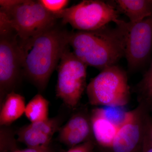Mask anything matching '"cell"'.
<instances>
[{"label": "cell", "instance_id": "11", "mask_svg": "<svg viewBox=\"0 0 152 152\" xmlns=\"http://www.w3.org/2000/svg\"><path fill=\"white\" fill-rule=\"evenodd\" d=\"M87 110L83 109L76 112L61 127L58 136L61 143L71 148L94 139L90 113Z\"/></svg>", "mask_w": 152, "mask_h": 152}, {"label": "cell", "instance_id": "19", "mask_svg": "<svg viewBox=\"0 0 152 152\" xmlns=\"http://www.w3.org/2000/svg\"><path fill=\"white\" fill-rule=\"evenodd\" d=\"M39 1L48 12L53 15H56L66 8L69 2L68 0H39Z\"/></svg>", "mask_w": 152, "mask_h": 152}, {"label": "cell", "instance_id": "9", "mask_svg": "<svg viewBox=\"0 0 152 152\" xmlns=\"http://www.w3.org/2000/svg\"><path fill=\"white\" fill-rule=\"evenodd\" d=\"M152 54V16L135 23L129 22L125 58L128 69L137 72L149 63Z\"/></svg>", "mask_w": 152, "mask_h": 152}, {"label": "cell", "instance_id": "21", "mask_svg": "<svg viewBox=\"0 0 152 152\" xmlns=\"http://www.w3.org/2000/svg\"><path fill=\"white\" fill-rule=\"evenodd\" d=\"M142 152H152V122L148 125Z\"/></svg>", "mask_w": 152, "mask_h": 152}, {"label": "cell", "instance_id": "6", "mask_svg": "<svg viewBox=\"0 0 152 152\" xmlns=\"http://www.w3.org/2000/svg\"><path fill=\"white\" fill-rule=\"evenodd\" d=\"M22 75L19 38L0 17V104L7 95L15 91Z\"/></svg>", "mask_w": 152, "mask_h": 152}, {"label": "cell", "instance_id": "4", "mask_svg": "<svg viewBox=\"0 0 152 152\" xmlns=\"http://www.w3.org/2000/svg\"><path fill=\"white\" fill-rule=\"evenodd\" d=\"M0 16L13 29L20 41L34 37L58 20L39 1L30 0H20L12 7L1 8Z\"/></svg>", "mask_w": 152, "mask_h": 152}, {"label": "cell", "instance_id": "5", "mask_svg": "<svg viewBox=\"0 0 152 152\" xmlns=\"http://www.w3.org/2000/svg\"><path fill=\"white\" fill-rule=\"evenodd\" d=\"M120 13L111 1L83 0L54 15L63 24L80 31H94L119 20Z\"/></svg>", "mask_w": 152, "mask_h": 152}, {"label": "cell", "instance_id": "14", "mask_svg": "<svg viewBox=\"0 0 152 152\" xmlns=\"http://www.w3.org/2000/svg\"><path fill=\"white\" fill-rule=\"evenodd\" d=\"M25 98L13 91L7 95L0 104V125L9 126L25 113L26 107Z\"/></svg>", "mask_w": 152, "mask_h": 152}, {"label": "cell", "instance_id": "8", "mask_svg": "<svg viewBox=\"0 0 152 152\" xmlns=\"http://www.w3.org/2000/svg\"><path fill=\"white\" fill-rule=\"evenodd\" d=\"M149 112L141 104L128 112L111 146L101 152H142L147 128L151 120Z\"/></svg>", "mask_w": 152, "mask_h": 152}, {"label": "cell", "instance_id": "10", "mask_svg": "<svg viewBox=\"0 0 152 152\" xmlns=\"http://www.w3.org/2000/svg\"><path fill=\"white\" fill-rule=\"evenodd\" d=\"M64 117L58 115L43 121L31 123L19 129L17 140L31 148L49 147L55 133L59 131Z\"/></svg>", "mask_w": 152, "mask_h": 152}, {"label": "cell", "instance_id": "13", "mask_svg": "<svg viewBox=\"0 0 152 152\" xmlns=\"http://www.w3.org/2000/svg\"><path fill=\"white\" fill-rule=\"evenodd\" d=\"M120 13L124 14L131 23L141 21L152 16V0L111 1Z\"/></svg>", "mask_w": 152, "mask_h": 152}, {"label": "cell", "instance_id": "1", "mask_svg": "<svg viewBox=\"0 0 152 152\" xmlns=\"http://www.w3.org/2000/svg\"><path fill=\"white\" fill-rule=\"evenodd\" d=\"M57 21L39 34L20 41L22 74L39 91H44L64 52L70 31Z\"/></svg>", "mask_w": 152, "mask_h": 152}, {"label": "cell", "instance_id": "2", "mask_svg": "<svg viewBox=\"0 0 152 152\" xmlns=\"http://www.w3.org/2000/svg\"><path fill=\"white\" fill-rule=\"evenodd\" d=\"M94 31L70 32L69 43L76 56L100 71L116 65L125 57L129 22L119 20Z\"/></svg>", "mask_w": 152, "mask_h": 152}, {"label": "cell", "instance_id": "18", "mask_svg": "<svg viewBox=\"0 0 152 152\" xmlns=\"http://www.w3.org/2000/svg\"><path fill=\"white\" fill-rule=\"evenodd\" d=\"M124 107H106L101 108L107 118L119 127L126 116L128 112L123 109Z\"/></svg>", "mask_w": 152, "mask_h": 152}, {"label": "cell", "instance_id": "7", "mask_svg": "<svg viewBox=\"0 0 152 152\" xmlns=\"http://www.w3.org/2000/svg\"><path fill=\"white\" fill-rule=\"evenodd\" d=\"M68 47L57 67V97L69 109L75 108L86 89L88 66L79 59Z\"/></svg>", "mask_w": 152, "mask_h": 152}, {"label": "cell", "instance_id": "12", "mask_svg": "<svg viewBox=\"0 0 152 152\" xmlns=\"http://www.w3.org/2000/svg\"><path fill=\"white\" fill-rule=\"evenodd\" d=\"M93 137L96 145L102 151L108 149L118 130L119 127L106 118L101 108L92 110L90 113Z\"/></svg>", "mask_w": 152, "mask_h": 152}, {"label": "cell", "instance_id": "3", "mask_svg": "<svg viewBox=\"0 0 152 152\" xmlns=\"http://www.w3.org/2000/svg\"><path fill=\"white\" fill-rule=\"evenodd\" d=\"M86 90L89 102L93 106L124 107L129 100L127 73L117 65L100 71Z\"/></svg>", "mask_w": 152, "mask_h": 152}, {"label": "cell", "instance_id": "17", "mask_svg": "<svg viewBox=\"0 0 152 152\" xmlns=\"http://www.w3.org/2000/svg\"><path fill=\"white\" fill-rule=\"evenodd\" d=\"M8 126H1L0 152H13L18 150L14 133Z\"/></svg>", "mask_w": 152, "mask_h": 152}, {"label": "cell", "instance_id": "20", "mask_svg": "<svg viewBox=\"0 0 152 152\" xmlns=\"http://www.w3.org/2000/svg\"><path fill=\"white\" fill-rule=\"evenodd\" d=\"M96 145L94 139L70 148L66 152H94Z\"/></svg>", "mask_w": 152, "mask_h": 152}, {"label": "cell", "instance_id": "16", "mask_svg": "<svg viewBox=\"0 0 152 152\" xmlns=\"http://www.w3.org/2000/svg\"><path fill=\"white\" fill-rule=\"evenodd\" d=\"M137 96L139 103L152 112V61L141 80L133 89Z\"/></svg>", "mask_w": 152, "mask_h": 152}, {"label": "cell", "instance_id": "22", "mask_svg": "<svg viewBox=\"0 0 152 152\" xmlns=\"http://www.w3.org/2000/svg\"><path fill=\"white\" fill-rule=\"evenodd\" d=\"M19 152H53L50 147L42 148H28L25 149L19 150Z\"/></svg>", "mask_w": 152, "mask_h": 152}, {"label": "cell", "instance_id": "15", "mask_svg": "<svg viewBox=\"0 0 152 152\" xmlns=\"http://www.w3.org/2000/svg\"><path fill=\"white\" fill-rule=\"evenodd\" d=\"M49 102L40 94L35 95L26 105L25 115L31 123L49 118Z\"/></svg>", "mask_w": 152, "mask_h": 152}]
</instances>
